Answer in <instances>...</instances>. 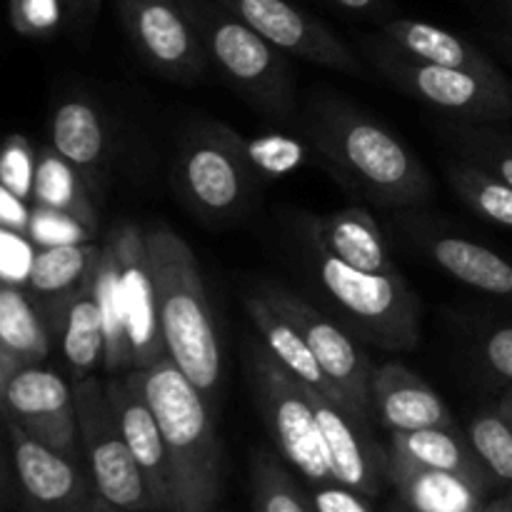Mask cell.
Masks as SVG:
<instances>
[{
    "mask_svg": "<svg viewBox=\"0 0 512 512\" xmlns=\"http://www.w3.org/2000/svg\"><path fill=\"white\" fill-rule=\"evenodd\" d=\"M305 133L315 150L373 203L410 208L433 195L423 160L393 130L348 100L333 95L310 98Z\"/></svg>",
    "mask_w": 512,
    "mask_h": 512,
    "instance_id": "1",
    "label": "cell"
},
{
    "mask_svg": "<svg viewBox=\"0 0 512 512\" xmlns=\"http://www.w3.org/2000/svg\"><path fill=\"white\" fill-rule=\"evenodd\" d=\"M158 418L170 460L173 512H215L223 493V445L213 405L170 358L128 370Z\"/></svg>",
    "mask_w": 512,
    "mask_h": 512,
    "instance_id": "2",
    "label": "cell"
},
{
    "mask_svg": "<svg viewBox=\"0 0 512 512\" xmlns=\"http://www.w3.org/2000/svg\"><path fill=\"white\" fill-rule=\"evenodd\" d=\"M155 288L160 330L168 358L185 378L213 403L223 383V348L213 323L200 265L190 245L163 223L145 230Z\"/></svg>",
    "mask_w": 512,
    "mask_h": 512,
    "instance_id": "3",
    "label": "cell"
},
{
    "mask_svg": "<svg viewBox=\"0 0 512 512\" xmlns=\"http://www.w3.org/2000/svg\"><path fill=\"white\" fill-rule=\"evenodd\" d=\"M180 5L193 23L210 65L220 70L235 93L268 118H293L298 93L288 55L218 0H180Z\"/></svg>",
    "mask_w": 512,
    "mask_h": 512,
    "instance_id": "4",
    "label": "cell"
},
{
    "mask_svg": "<svg viewBox=\"0 0 512 512\" xmlns=\"http://www.w3.org/2000/svg\"><path fill=\"white\" fill-rule=\"evenodd\" d=\"M360 55L390 85L458 123L493 125L512 118V83L503 73L485 75L425 63L400 53L383 35L360 38Z\"/></svg>",
    "mask_w": 512,
    "mask_h": 512,
    "instance_id": "5",
    "label": "cell"
},
{
    "mask_svg": "<svg viewBox=\"0 0 512 512\" xmlns=\"http://www.w3.org/2000/svg\"><path fill=\"white\" fill-rule=\"evenodd\" d=\"M308 238V235H305ZM313 273L328 298L385 350H413L420 340L418 298L410 293L398 270L365 273L330 255L308 238Z\"/></svg>",
    "mask_w": 512,
    "mask_h": 512,
    "instance_id": "6",
    "label": "cell"
},
{
    "mask_svg": "<svg viewBox=\"0 0 512 512\" xmlns=\"http://www.w3.org/2000/svg\"><path fill=\"white\" fill-rule=\"evenodd\" d=\"M70 383H73L75 413H78L80 455L93 480L95 495L123 510H158L148 480L120 433L118 420L110 408L105 380H100L98 375H88Z\"/></svg>",
    "mask_w": 512,
    "mask_h": 512,
    "instance_id": "7",
    "label": "cell"
},
{
    "mask_svg": "<svg viewBox=\"0 0 512 512\" xmlns=\"http://www.w3.org/2000/svg\"><path fill=\"white\" fill-rule=\"evenodd\" d=\"M250 360L260 413L285 463L310 485L335 483L308 385L288 373L265 345L255 348Z\"/></svg>",
    "mask_w": 512,
    "mask_h": 512,
    "instance_id": "8",
    "label": "cell"
},
{
    "mask_svg": "<svg viewBox=\"0 0 512 512\" xmlns=\"http://www.w3.org/2000/svg\"><path fill=\"white\" fill-rule=\"evenodd\" d=\"M175 185L203 218L225 220L243 213L255 170L245 158L240 135L225 125H208L190 135L175 160Z\"/></svg>",
    "mask_w": 512,
    "mask_h": 512,
    "instance_id": "9",
    "label": "cell"
},
{
    "mask_svg": "<svg viewBox=\"0 0 512 512\" xmlns=\"http://www.w3.org/2000/svg\"><path fill=\"white\" fill-rule=\"evenodd\" d=\"M115 13L148 68L175 83L205 78L208 53L180 0H115Z\"/></svg>",
    "mask_w": 512,
    "mask_h": 512,
    "instance_id": "10",
    "label": "cell"
},
{
    "mask_svg": "<svg viewBox=\"0 0 512 512\" xmlns=\"http://www.w3.org/2000/svg\"><path fill=\"white\" fill-rule=\"evenodd\" d=\"M275 310L285 315L295 328L303 333L308 340L310 350L318 358L320 368L335 385V390L343 398V405L360 420L370 423V378H373V365H370L368 355L353 343L343 328L325 318L323 313L298 298L295 293L285 288H268L258 290Z\"/></svg>",
    "mask_w": 512,
    "mask_h": 512,
    "instance_id": "11",
    "label": "cell"
},
{
    "mask_svg": "<svg viewBox=\"0 0 512 512\" xmlns=\"http://www.w3.org/2000/svg\"><path fill=\"white\" fill-rule=\"evenodd\" d=\"M218 3L285 55L353 78L365 75L360 53H355L323 20L305 13L290 0H218Z\"/></svg>",
    "mask_w": 512,
    "mask_h": 512,
    "instance_id": "12",
    "label": "cell"
},
{
    "mask_svg": "<svg viewBox=\"0 0 512 512\" xmlns=\"http://www.w3.org/2000/svg\"><path fill=\"white\" fill-rule=\"evenodd\" d=\"M15 488L25 512H85L95 488L83 458H70L3 420Z\"/></svg>",
    "mask_w": 512,
    "mask_h": 512,
    "instance_id": "13",
    "label": "cell"
},
{
    "mask_svg": "<svg viewBox=\"0 0 512 512\" xmlns=\"http://www.w3.org/2000/svg\"><path fill=\"white\" fill-rule=\"evenodd\" d=\"M0 418L10 420L40 443L70 455H80L78 413L73 383L43 365H25L10 378L0 400Z\"/></svg>",
    "mask_w": 512,
    "mask_h": 512,
    "instance_id": "14",
    "label": "cell"
},
{
    "mask_svg": "<svg viewBox=\"0 0 512 512\" xmlns=\"http://www.w3.org/2000/svg\"><path fill=\"white\" fill-rule=\"evenodd\" d=\"M110 238L120 265V290H123L130 360H133L130 370L150 368L158 360L168 358V350L160 330L158 288H155L145 230L135 223H123L110 233Z\"/></svg>",
    "mask_w": 512,
    "mask_h": 512,
    "instance_id": "15",
    "label": "cell"
},
{
    "mask_svg": "<svg viewBox=\"0 0 512 512\" xmlns=\"http://www.w3.org/2000/svg\"><path fill=\"white\" fill-rule=\"evenodd\" d=\"M308 395L335 480L368 498L380 495L388 480V450L375 443L368 420H360L345 405L318 390L308 388Z\"/></svg>",
    "mask_w": 512,
    "mask_h": 512,
    "instance_id": "16",
    "label": "cell"
},
{
    "mask_svg": "<svg viewBox=\"0 0 512 512\" xmlns=\"http://www.w3.org/2000/svg\"><path fill=\"white\" fill-rule=\"evenodd\" d=\"M105 390H108L110 408L118 420L120 433H123L138 468L143 470L145 480H148L155 508L158 512H173L170 460L153 408L128 373L108 375Z\"/></svg>",
    "mask_w": 512,
    "mask_h": 512,
    "instance_id": "17",
    "label": "cell"
},
{
    "mask_svg": "<svg viewBox=\"0 0 512 512\" xmlns=\"http://www.w3.org/2000/svg\"><path fill=\"white\" fill-rule=\"evenodd\" d=\"M370 418L390 433L425 428H453L455 418L438 390L430 388L415 370L403 363L378 365L370 378Z\"/></svg>",
    "mask_w": 512,
    "mask_h": 512,
    "instance_id": "18",
    "label": "cell"
},
{
    "mask_svg": "<svg viewBox=\"0 0 512 512\" xmlns=\"http://www.w3.org/2000/svg\"><path fill=\"white\" fill-rule=\"evenodd\" d=\"M53 343L60 345L70 380L95 375L105 365V335L90 278L58 298L38 300Z\"/></svg>",
    "mask_w": 512,
    "mask_h": 512,
    "instance_id": "19",
    "label": "cell"
},
{
    "mask_svg": "<svg viewBox=\"0 0 512 512\" xmlns=\"http://www.w3.org/2000/svg\"><path fill=\"white\" fill-rule=\"evenodd\" d=\"M50 145L83 175L90 193L105 190L110 163V135L103 113L85 98H68L53 110Z\"/></svg>",
    "mask_w": 512,
    "mask_h": 512,
    "instance_id": "20",
    "label": "cell"
},
{
    "mask_svg": "<svg viewBox=\"0 0 512 512\" xmlns=\"http://www.w3.org/2000/svg\"><path fill=\"white\" fill-rule=\"evenodd\" d=\"M388 480L408 512H483L490 488L465 475L433 470L388 453Z\"/></svg>",
    "mask_w": 512,
    "mask_h": 512,
    "instance_id": "21",
    "label": "cell"
},
{
    "mask_svg": "<svg viewBox=\"0 0 512 512\" xmlns=\"http://www.w3.org/2000/svg\"><path fill=\"white\" fill-rule=\"evenodd\" d=\"M305 235L323 245L330 255L365 273L395 270L378 220L360 205L335 210L323 220H310Z\"/></svg>",
    "mask_w": 512,
    "mask_h": 512,
    "instance_id": "22",
    "label": "cell"
},
{
    "mask_svg": "<svg viewBox=\"0 0 512 512\" xmlns=\"http://www.w3.org/2000/svg\"><path fill=\"white\" fill-rule=\"evenodd\" d=\"M380 35L393 48L410 58L425 60V63L445 65V68L473 70V73L498 75L500 68L473 43L458 33L440 28V25L425 23L415 18H388L380 25Z\"/></svg>",
    "mask_w": 512,
    "mask_h": 512,
    "instance_id": "23",
    "label": "cell"
},
{
    "mask_svg": "<svg viewBox=\"0 0 512 512\" xmlns=\"http://www.w3.org/2000/svg\"><path fill=\"white\" fill-rule=\"evenodd\" d=\"M245 310H248L250 320L258 328V335L263 338L265 348L273 353V358L283 365L288 373H293L300 383H305L308 388L318 390V393L328 395V398L338 400L343 405V398L335 390V385L330 383V378L325 375V370L320 368L318 358L310 350L308 340L303 338L298 328L285 318L280 310H275L268 300L260 293L248 295L245 298Z\"/></svg>",
    "mask_w": 512,
    "mask_h": 512,
    "instance_id": "24",
    "label": "cell"
},
{
    "mask_svg": "<svg viewBox=\"0 0 512 512\" xmlns=\"http://www.w3.org/2000/svg\"><path fill=\"white\" fill-rule=\"evenodd\" d=\"M420 243L428 258L458 283L495 298H512V263L495 250L460 235H428Z\"/></svg>",
    "mask_w": 512,
    "mask_h": 512,
    "instance_id": "25",
    "label": "cell"
},
{
    "mask_svg": "<svg viewBox=\"0 0 512 512\" xmlns=\"http://www.w3.org/2000/svg\"><path fill=\"white\" fill-rule=\"evenodd\" d=\"M388 453L400 455L410 463L425 465L433 470H448V473L465 475V478L493 488L495 480L480 463L478 453L470 445L468 435L453 428H425L410 430V433H390Z\"/></svg>",
    "mask_w": 512,
    "mask_h": 512,
    "instance_id": "26",
    "label": "cell"
},
{
    "mask_svg": "<svg viewBox=\"0 0 512 512\" xmlns=\"http://www.w3.org/2000/svg\"><path fill=\"white\" fill-rule=\"evenodd\" d=\"M0 345L20 368L43 365L55 345L38 300L5 280H0Z\"/></svg>",
    "mask_w": 512,
    "mask_h": 512,
    "instance_id": "27",
    "label": "cell"
},
{
    "mask_svg": "<svg viewBox=\"0 0 512 512\" xmlns=\"http://www.w3.org/2000/svg\"><path fill=\"white\" fill-rule=\"evenodd\" d=\"M90 288H93L95 303L100 310V323H103L105 335V365L108 375L128 373L133 368L128 343V325H125V305L123 290H120V265L118 253H115L113 238H105L100 243L98 263L90 273Z\"/></svg>",
    "mask_w": 512,
    "mask_h": 512,
    "instance_id": "28",
    "label": "cell"
},
{
    "mask_svg": "<svg viewBox=\"0 0 512 512\" xmlns=\"http://www.w3.org/2000/svg\"><path fill=\"white\" fill-rule=\"evenodd\" d=\"M30 203L70 215V218L80 220V223L98 233L95 195L90 193L83 175L53 145L38 150V168H35L33 200Z\"/></svg>",
    "mask_w": 512,
    "mask_h": 512,
    "instance_id": "29",
    "label": "cell"
},
{
    "mask_svg": "<svg viewBox=\"0 0 512 512\" xmlns=\"http://www.w3.org/2000/svg\"><path fill=\"white\" fill-rule=\"evenodd\" d=\"M100 245L90 243L55 245V248H38L33 255L28 273V293L35 300L58 298L80 288L93 273L98 263Z\"/></svg>",
    "mask_w": 512,
    "mask_h": 512,
    "instance_id": "30",
    "label": "cell"
},
{
    "mask_svg": "<svg viewBox=\"0 0 512 512\" xmlns=\"http://www.w3.org/2000/svg\"><path fill=\"white\" fill-rule=\"evenodd\" d=\"M448 183L475 215L512 230V185L468 158L448 165Z\"/></svg>",
    "mask_w": 512,
    "mask_h": 512,
    "instance_id": "31",
    "label": "cell"
},
{
    "mask_svg": "<svg viewBox=\"0 0 512 512\" xmlns=\"http://www.w3.org/2000/svg\"><path fill=\"white\" fill-rule=\"evenodd\" d=\"M465 435L495 485H505L512 493V420L500 405L495 403L473 415Z\"/></svg>",
    "mask_w": 512,
    "mask_h": 512,
    "instance_id": "32",
    "label": "cell"
},
{
    "mask_svg": "<svg viewBox=\"0 0 512 512\" xmlns=\"http://www.w3.org/2000/svg\"><path fill=\"white\" fill-rule=\"evenodd\" d=\"M253 510L255 512H315L290 470L268 450L253 455Z\"/></svg>",
    "mask_w": 512,
    "mask_h": 512,
    "instance_id": "33",
    "label": "cell"
},
{
    "mask_svg": "<svg viewBox=\"0 0 512 512\" xmlns=\"http://www.w3.org/2000/svg\"><path fill=\"white\" fill-rule=\"evenodd\" d=\"M455 143L463 148L465 158L478 163L480 168L490 170L500 180L512 185V138L498 133L490 125H468L460 123L450 130Z\"/></svg>",
    "mask_w": 512,
    "mask_h": 512,
    "instance_id": "34",
    "label": "cell"
},
{
    "mask_svg": "<svg viewBox=\"0 0 512 512\" xmlns=\"http://www.w3.org/2000/svg\"><path fill=\"white\" fill-rule=\"evenodd\" d=\"M10 25L30 40H48L70 23L68 0H8Z\"/></svg>",
    "mask_w": 512,
    "mask_h": 512,
    "instance_id": "35",
    "label": "cell"
},
{
    "mask_svg": "<svg viewBox=\"0 0 512 512\" xmlns=\"http://www.w3.org/2000/svg\"><path fill=\"white\" fill-rule=\"evenodd\" d=\"M98 238L95 230L83 225L80 220L70 215L58 213V210L33 205L30 210L28 240L35 248H55V245H73V243H90Z\"/></svg>",
    "mask_w": 512,
    "mask_h": 512,
    "instance_id": "36",
    "label": "cell"
},
{
    "mask_svg": "<svg viewBox=\"0 0 512 512\" xmlns=\"http://www.w3.org/2000/svg\"><path fill=\"white\" fill-rule=\"evenodd\" d=\"M38 150L25 135L13 133L0 143V185L13 190L18 198L33 200Z\"/></svg>",
    "mask_w": 512,
    "mask_h": 512,
    "instance_id": "37",
    "label": "cell"
},
{
    "mask_svg": "<svg viewBox=\"0 0 512 512\" xmlns=\"http://www.w3.org/2000/svg\"><path fill=\"white\" fill-rule=\"evenodd\" d=\"M240 145H243V153L248 158L250 168L255 173H270L280 175L288 173V170L298 168L303 163V145L295 143V140L288 138H258V140H243L240 138Z\"/></svg>",
    "mask_w": 512,
    "mask_h": 512,
    "instance_id": "38",
    "label": "cell"
},
{
    "mask_svg": "<svg viewBox=\"0 0 512 512\" xmlns=\"http://www.w3.org/2000/svg\"><path fill=\"white\" fill-rule=\"evenodd\" d=\"M480 360L485 370L512 388V325H495L480 338Z\"/></svg>",
    "mask_w": 512,
    "mask_h": 512,
    "instance_id": "39",
    "label": "cell"
},
{
    "mask_svg": "<svg viewBox=\"0 0 512 512\" xmlns=\"http://www.w3.org/2000/svg\"><path fill=\"white\" fill-rule=\"evenodd\" d=\"M28 235L13 233V230L0 228V280L5 283H28L30 263H33L35 250H30Z\"/></svg>",
    "mask_w": 512,
    "mask_h": 512,
    "instance_id": "40",
    "label": "cell"
},
{
    "mask_svg": "<svg viewBox=\"0 0 512 512\" xmlns=\"http://www.w3.org/2000/svg\"><path fill=\"white\" fill-rule=\"evenodd\" d=\"M315 512H373L370 508L368 495L358 493V490L348 488L343 483H325L313 485V495H310Z\"/></svg>",
    "mask_w": 512,
    "mask_h": 512,
    "instance_id": "41",
    "label": "cell"
},
{
    "mask_svg": "<svg viewBox=\"0 0 512 512\" xmlns=\"http://www.w3.org/2000/svg\"><path fill=\"white\" fill-rule=\"evenodd\" d=\"M30 210L28 200L18 198L13 190L0 185V228L13 230V233L28 235L30 225Z\"/></svg>",
    "mask_w": 512,
    "mask_h": 512,
    "instance_id": "42",
    "label": "cell"
},
{
    "mask_svg": "<svg viewBox=\"0 0 512 512\" xmlns=\"http://www.w3.org/2000/svg\"><path fill=\"white\" fill-rule=\"evenodd\" d=\"M18 495L15 488V473H13V458H10V443L8 433H5V423L0 418V510L10 505V500Z\"/></svg>",
    "mask_w": 512,
    "mask_h": 512,
    "instance_id": "43",
    "label": "cell"
},
{
    "mask_svg": "<svg viewBox=\"0 0 512 512\" xmlns=\"http://www.w3.org/2000/svg\"><path fill=\"white\" fill-rule=\"evenodd\" d=\"M330 3H335L343 10H350V13L368 15V18H385L390 10V0H330Z\"/></svg>",
    "mask_w": 512,
    "mask_h": 512,
    "instance_id": "44",
    "label": "cell"
},
{
    "mask_svg": "<svg viewBox=\"0 0 512 512\" xmlns=\"http://www.w3.org/2000/svg\"><path fill=\"white\" fill-rule=\"evenodd\" d=\"M70 3V25L75 28H90L95 15L100 13L103 0H68Z\"/></svg>",
    "mask_w": 512,
    "mask_h": 512,
    "instance_id": "45",
    "label": "cell"
},
{
    "mask_svg": "<svg viewBox=\"0 0 512 512\" xmlns=\"http://www.w3.org/2000/svg\"><path fill=\"white\" fill-rule=\"evenodd\" d=\"M18 370H20V365L15 363V360L5 353L3 345H0V400H3V393H5V388H8L10 378H13Z\"/></svg>",
    "mask_w": 512,
    "mask_h": 512,
    "instance_id": "46",
    "label": "cell"
},
{
    "mask_svg": "<svg viewBox=\"0 0 512 512\" xmlns=\"http://www.w3.org/2000/svg\"><path fill=\"white\" fill-rule=\"evenodd\" d=\"M85 512H133V510H123L118 508V505L108 503V500H103L100 495H93V500L88 503V508H85Z\"/></svg>",
    "mask_w": 512,
    "mask_h": 512,
    "instance_id": "47",
    "label": "cell"
},
{
    "mask_svg": "<svg viewBox=\"0 0 512 512\" xmlns=\"http://www.w3.org/2000/svg\"><path fill=\"white\" fill-rule=\"evenodd\" d=\"M483 512H512V493H505L500 495V498L488 500Z\"/></svg>",
    "mask_w": 512,
    "mask_h": 512,
    "instance_id": "48",
    "label": "cell"
},
{
    "mask_svg": "<svg viewBox=\"0 0 512 512\" xmlns=\"http://www.w3.org/2000/svg\"><path fill=\"white\" fill-rule=\"evenodd\" d=\"M498 405H500V410H503V413L512 420V388H508L503 395H500Z\"/></svg>",
    "mask_w": 512,
    "mask_h": 512,
    "instance_id": "49",
    "label": "cell"
},
{
    "mask_svg": "<svg viewBox=\"0 0 512 512\" xmlns=\"http://www.w3.org/2000/svg\"><path fill=\"white\" fill-rule=\"evenodd\" d=\"M505 3H508V10L512 13V0H505Z\"/></svg>",
    "mask_w": 512,
    "mask_h": 512,
    "instance_id": "50",
    "label": "cell"
},
{
    "mask_svg": "<svg viewBox=\"0 0 512 512\" xmlns=\"http://www.w3.org/2000/svg\"><path fill=\"white\" fill-rule=\"evenodd\" d=\"M393 512H400V510H393Z\"/></svg>",
    "mask_w": 512,
    "mask_h": 512,
    "instance_id": "51",
    "label": "cell"
}]
</instances>
